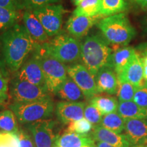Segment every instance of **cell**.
<instances>
[{"label":"cell","mask_w":147,"mask_h":147,"mask_svg":"<svg viewBox=\"0 0 147 147\" xmlns=\"http://www.w3.org/2000/svg\"><path fill=\"white\" fill-rule=\"evenodd\" d=\"M36 42L24 25L14 24L0 36V47L5 65L12 72H17Z\"/></svg>","instance_id":"6da1fadb"},{"label":"cell","mask_w":147,"mask_h":147,"mask_svg":"<svg viewBox=\"0 0 147 147\" xmlns=\"http://www.w3.org/2000/svg\"><path fill=\"white\" fill-rule=\"evenodd\" d=\"M113 51L104 36L93 34L81 42V59L83 65L93 76L104 67L112 65Z\"/></svg>","instance_id":"7a4b0ae2"},{"label":"cell","mask_w":147,"mask_h":147,"mask_svg":"<svg viewBox=\"0 0 147 147\" xmlns=\"http://www.w3.org/2000/svg\"><path fill=\"white\" fill-rule=\"evenodd\" d=\"M97 27L108 43L113 45H127L136 34L123 12L104 17L97 23Z\"/></svg>","instance_id":"3957f363"},{"label":"cell","mask_w":147,"mask_h":147,"mask_svg":"<svg viewBox=\"0 0 147 147\" xmlns=\"http://www.w3.org/2000/svg\"><path fill=\"white\" fill-rule=\"evenodd\" d=\"M42 49L63 63H72L81 58V42L70 34L61 32L41 45Z\"/></svg>","instance_id":"277c9868"},{"label":"cell","mask_w":147,"mask_h":147,"mask_svg":"<svg viewBox=\"0 0 147 147\" xmlns=\"http://www.w3.org/2000/svg\"><path fill=\"white\" fill-rule=\"evenodd\" d=\"M20 123L28 124L52 117L55 105L51 97L29 102H13L9 106Z\"/></svg>","instance_id":"5b68a950"},{"label":"cell","mask_w":147,"mask_h":147,"mask_svg":"<svg viewBox=\"0 0 147 147\" xmlns=\"http://www.w3.org/2000/svg\"><path fill=\"white\" fill-rule=\"evenodd\" d=\"M34 50L39 57L48 91L55 94L68 77L67 66L47 54L40 44H36Z\"/></svg>","instance_id":"8992f818"},{"label":"cell","mask_w":147,"mask_h":147,"mask_svg":"<svg viewBox=\"0 0 147 147\" xmlns=\"http://www.w3.org/2000/svg\"><path fill=\"white\" fill-rule=\"evenodd\" d=\"M9 92L14 102H29L49 98L47 89L14 77L11 80Z\"/></svg>","instance_id":"52a82bcc"},{"label":"cell","mask_w":147,"mask_h":147,"mask_svg":"<svg viewBox=\"0 0 147 147\" xmlns=\"http://www.w3.org/2000/svg\"><path fill=\"white\" fill-rule=\"evenodd\" d=\"M56 123L50 119H43L27 124L36 147H56L59 136L56 131Z\"/></svg>","instance_id":"ba28073f"},{"label":"cell","mask_w":147,"mask_h":147,"mask_svg":"<svg viewBox=\"0 0 147 147\" xmlns=\"http://www.w3.org/2000/svg\"><path fill=\"white\" fill-rule=\"evenodd\" d=\"M65 12L63 7L58 4L47 5L33 10L49 37H53L61 32Z\"/></svg>","instance_id":"9c48e42d"},{"label":"cell","mask_w":147,"mask_h":147,"mask_svg":"<svg viewBox=\"0 0 147 147\" xmlns=\"http://www.w3.org/2000/svg\"><path fill=\"white\" fill-rule=\"evenodd\" d=\"M67 71L68 76L81 89L85 98L91 100L98 94L95 76L83 64L75 63L67 66Z\"/></svg>","instance_id":"30bf717a"},{"label":"cell","mask_w":147,"mask_h":147,"mask_svg":"<svg viewBox=\"0 0 147 147\" xmlns=\"http://www.w3.org/2000/svg\"><path fill=\"white\" fill-rule=\"evenodd\" d=\"M15 77L21 80H25L47 89L39 57L34 49L32 56L24 62L21 68L16 72Z\"/></svg>","instance_id":"8fae6325"},{"label":"cell","mask_w":147,"mask_h":147,"mask_svg":"<svg viewBox=\"0 0 147 147\" xmlns=\"http://www.w3.org/2000/svg\"><path fill=\"white\" fill-rule=\"evenodd\" d=\"M85 102L61 101L55 107V115L57 119L63 124H69L70 122L84 118Z\"/></svg>","instance_id":"7c38bea8"},{"label":"cell","mask_w":147,"mask_h":147,"mask_svg":"<svg viewBox=\"0 0 147 147\" xmlns=\"http://www.w3.org/2000/svg\"><path fill=\"white\" fill-rule=\"evenodd\" d=\"M125 121V135L131 146L147 144V119H128Z\"/></svg>","instance_id":"4fadbf2b"},{"label":"cell","mask_w":147,"mask_h":147,"mask_svg":"<svg viewBox=\"0 0 147 147\" xmlns=\"http://www.w3.org/2000/svg\"><path fill=\"white\" fill-rule=\"evenodd\" d=\"M119 81H127L136 87L142 85L144 80V67L142 59L136 53L118 76Z\"/></svg>","instance_id":"5bb4252c"},{"label":"cell","mask_w":147,"mask_h":147,"mask_svg":"<svg viewBox=\"0 0 147 147\" xmlns=\"http://www.w3.org/2000/svg\"><path fill=\"white\" fill-rule=\"evenodd\" d=\"M102 16H94L71 15L66 23V29L74 38H82L87 34L95 24L100 21Z\"/></svg>","instance_id":"9a60e30c"},{"label":"cell","mask_w":147,"mask_h":147,"mask_svg":"<svg viewBox=\"0 0 147 147\" xmlns=\"http://www.w3.org/2000/svg\"><path fill=\"white\" fill-rule=\"evenodd\" d=\"M99 93L116 94L118 91L119 80L117 74L110 67H104L95 76Z\"/></svg>","instance_id":"2e32d148"},{"label":"cell","mask_w":147,"mask_h":147,"mask_svg":"<svg viewBox=\"0 0 147 147\" xmlns=\"http://www.w3.org/2000/svg\"><path fill=\"white\" fill-rule=\"evenodd\" d=\"M23 20L24 26L35 42L42 45L48 41L49 36L33 11L25 10L23 14Z\"/></svg>","instance_id":"e0dca14e"},{"label":"cell","mask_w":147,"mask_h":147,"mask_svg":"<svg viewBox=\"0 0 147 147\" xmlns=\"http://www.w3.org/2000/svg\"><path fill=\"white\" fill-rule=\"evenodd\" d=\"M94 140L104 142L115 147H131L125 134H117L100 125L94 126L92 132Z\"/></svg>","instance_id":"ac0fdd59"},{"label":"cell","mask_w":147,"mask_h":147,"mask_svg":"<svg viewBox=\"0 0 147 147\" xmlns=\"http://www.w3.org/2000/svg\"><path fill=\"white\" fill-rule=\"evenodd\" d=\"M55 95L63 101L69 102H78L85 98L81 89L69 76Z\"/></svg>","instance_id":"d6986e66"},{"label":"cell","mask_w":147,"mask_h":147,"mask_svg":"<svg viewBox=\"0 0 147 147\" xmlns=\"http://www.w3.org/2000/svg\"><path fill=\"white\" fill-rule=\"evenodd\" d=\"M94 139L89 137V135L66 131L59 136L56 147H81L84 145L94 144Z\"/></svg>","instance_id":"ffe728a7"},{"label":"cell","mask_w":147,"mask_h":147,"mask_svg":"<svg viewBox=\"0 0 147 147\" xmlns=\"http://www.w3.org/2000/svg\"><path fill=\"white\" fill-rule=\"evenodd\" d=\"M117 113L124 119H147V109L136 104L133 100L119 102Z\"/></svg>","instance_id":"44dd1931"},{"label":"cell","mask_w":147,"mask_h":147,"mask_svg":"<svg viewBox=\"0 0 147 147\" xmlns=\"http://www.w3.org/2000/svg\"><path fill=\"white\" fill-rule=\"evenodd\" d=\"M136 53V52L134 48L125 47L117 49L115 53H113L112 65L117 76L120 74L125 67L127 65Z\"/></svg>","instance_id":"7402d4cb"},{"label":"cell","mask_w":147,"mask_h":147,"mask_svg":"<svg viewBox=\"0 0 147 147\" xmlns=\"http://www.w3.org/2000/svg\"><path fill=\"white\" fill-rule=\"evenodd\" d=\"M89 104L95 106L103 115L117 112L119 102L117 99L111 96H95L90 100Z\"/></svg>","instance_id":"603a6c76"},{"label":"cell","mask_w":147,"mask_h":147,"mask_svg":"<svg viewBox=\"0 0 147 147\" xmlns=\"http://www.w3.org/2000/svg\"><path fill=\"white\" fill-rule=\"evenodd\" d=\"M102 0H82L77 5L72 15L94 16L100 15Z\"/></svg>","instance_id":"cb8c5ba5"},{"label":"cell","mask_w":147,"mask_h":147,"mask_svg":"<svg viewBox=\"0 0 147 147\" xmlns=\"http://www.w3.org/2000/svg\"><path fill=\"white\" fill-rule=\"evenodd\" d=\"M125 121L117 112L107 114L103 116L102 121L99 125L113 131L115 133L121 134L125 130Z\"/></svg>","instance_id":"d4e9b609"},{"label":"cell","mask_w":147,"mask_h":147,"mask_svg":"<svg viewBox=\"0 0 147 147\" xmlns=\"http://www.w3.org/2000/svg\"><path fill=\"white\" fill-rule=\"evenodd\" d=\"M127 8L126 0H102L100 15L103 17L121 13Z\"/></svg>","instance_id":"484cf974"},{"label":"cell","mask_w":147,"mask_h":147,"mask_svg":"<svg viewBox=\"0 0 147 147\" xmlns=\"http://www.w3.org/2000/svg\"><path fill=\"white\" fill-rule=\"evenodd\" d=\"M16 116L10 109L0 112V130L1 132L17 133L18 127Z\"/></svg>","instance_id":"4316f807"},{"label":"cell","mask_w":147,"mask_h":147,"mask_svg":"<svg viewBox=\"0 0 147 147\" xmlns=\"http://www.w3.org/2000/svg\"><path fill=\"white\" fill-rule=\"evenodd\" d=\"M93 125L84 117L80 120L69 123L66 131L82 135H88V134L93 129Z\"/></svg>","instance_id":"83f0119b"},{"label":"cell","mask_w":147,"mask_h":147,"mask_svg":"<svg viewBox=\"0 0 147 147\" xmlns=\"http://www.w3.org/2000/svg\"><path fill=\"white\" fill-rule=\"evenodd\" d=\"M18 18V11L0 7V29L12 27Z\"/></svg>","instance_id":"f1b7e54d"},{"label":"cell","mask_w":147,"mask_h":147,"mask_svg":"<svg viewBox=\"0 0 147 147\" xmlns=\"http://www.w3.org/2000/svg\"><path fill=\"white\" fill-rule=\"evenodd\" d=\"M137 87L127 81H119L117 95L119 102L133 100Z\"/></svg>","instance_id":"f546056e"},{"label":"cell","mask_w":147,"mask_h":147,"mask_svg":"<svg viewBox=\"0 0 147 147\" xmlns=\"http://www.w3.org/2000/svg\"><path fill=\"white\" fill-rule=\"evenodd\" d=\"M103 116L102 113L95 106L91 104L86 105L84 110V117L94 126L100 124Z\"/></svg>","instance_id":"4dcf8cb0"},{"label":"cell","mask_w":147,"mask_h":147,"mask_svg":"<svg viewBox=\"0 0 147 147\" xmlns=\"http://www.w3.org/2000/svg\"><path fill=\"white\" fill-rule=\"evenodd\" d=\"M0 146L3 147H19V140L16 133L0 132Z\"/></svg>","instance_id":"1f68e13d"},{"label":"cell","mask_w":147,"mask_h":147,"mask_svg":"<svg viewBox=\"0 0 147 147\" xmlns=\"http://www.w3.org/2000/svg\"><path fill=\"white\" fill-rule=\"evenodd\" d=\"M133 101L140 107L147 109V85L146 84L137 87Z\"/></svg>","instance_id":"d6a6232c"},{"label":"cell","mask_w":147,"mask_h":147,"mask_svg":"<svg viewBox=\"0 0 147 147\" xmlns=\"http://www.w3.org/2000/svg\"><path fill=\"white\" fill-rule=\"evenodd\" d=\"M61 0H22L26 10L33 11L47 5L55 4Z\"/></svg>","instance_id":"836d02e7"},{"label":"cell","mask_w":147,"mask_h":147,"mask_svg":"<svg viewBox=\"0 0 147 147\" xmlns=\"http://www.w3.org/2000/svg\"><path fill=\"white\" fill-rule=\"evenodd\" d=\"M16 134L19 140V147H36L32 136L27 129H18Z\"/></svg>","instance_id":"e575fe53"},{"label":"cell","mask_w":147,"mask_h":147,"mask_svg":"<svg viewBox=\"0 0 147 147\" xmlns=\"http://www.w3.org/2000/svg\"><path fill=\"white\" fill-rule=\"evenodd\" d=\"M8 80L5 72L0 69V104L4 103L8 98Z\"/></svg>","instance_id":"d590c367"},{"label":"cell","mask_w":147,"mask_h":147,"mask_svg":"<svg viewBox=\"0 0 147 147\" xmlns=\"http://www.w3.org/2000/svg\"><path fill=\"white\" fill-rule=\"evenodd\" d=\"M0 7L18 11L24 6L22 0H0Z\"/></svg>","instance_id":"8d00e7d4"},{"label":"cell","mask_w":147,"mask_h":147,"mask_svg":"<svg viewBox=\"0 0 147 147\" xmlns=\"http://www.w3.org/2000/svg\"><path fill=\"white\" fill-rule=\"evenodd\" d=\"M142 9H147V0H131Z\"/></svg>","instance_id":"74e56055"},{"label":"cell","mask_w":147,"mask_h":147,"mask_svg":"<svg viewBox=\"0 0 147 147\" xmlns=\"http://www.w3.org/2000/svg\"><path fill=\"white\" fill-rule=\"evenodd\" d=\"M143 67H144V80H147V54L144 58L142 59Z\"/></svg>","instance_id":"f35d334b"},{"label":"cell","mask_w":147,"mask_h":147,"mask_svg":"<svg viewBox=\"0 0 147 147\" xmlns=\"http://www.w3.org/2000/svg\"><path fill=\"white\" fill-rule=\"evenodd\" d=\"M95 145V147H115L112 146V145L108 144V143L106 142H99V141H97L96 144Z\"/></svg>","instance_id":"ab89813d"},{"label":"cell","mask_w":147,"mask_h":147,"mask_svg":"<svg viewBox=\"0 0 147 147\" xmlns=\"http://www.w3.org/2000/svg\"><path fill=\"white\" fill-rule=\"evenodd\" d=\"M71 1H72V2L75 5H78L79 3L81 2L82 0H71Z\"/></svg>","instance_id":"60d3db41"},{"label":"cell","mask_w":147,"mask_h":147,"mask_svg":"<svg viewBox=\"0 0 147 147\" xmlns=\"http://www.w3.org/2000/svg\"><path fill=\"white\" fill-rule=\"evenodd\" d=\"M142 23H143V26H144L145 27V29L147 30V16L144 18V20L143 21Z\"/></svg>","instance_id":"b9f144b4"},{"label":"cell","mask_w":147,"mask_h":147,"mask_svg":"<svg viewBox=\"0 0 147 147\" xmlns=\"http://www.w3.org/2000/svg\"><path fill=\"white\" fill-rule=\"evenodd\" d=\"M95 144H93V145H84V146H82L81 147H93L94 146Z\"/></svg>","instance_id":"7bdbcfd3"},{"label":"cell","mask_w":147,"mask_h":147,"mask_svg":"<svg viewBox=\"0 0 147 147\" xmlns=\"http://www.w3.org/2000/svg\"><path fill=\"white\" fill-rule=\"evenodd\" d=\"M134 147H147V144H146V145H139V146H135Z\"/></svg>","instance_id":"ee69618b"},{"label":"cell","mask_w":147,"mask_h":147,"mask_svg":"<svg viewBox=\"0 0 147 147\" xmlns=\"http://www.w3.org/2000/svg\"><path fill=\"white\" fill-rule=\"evenodd\" d=\"M145 84H146V85H147V80H146V81H145Z\"/></svg>","instance_id":"f6af8a7d"},{"label":"cell","mask_w":147,"mask_h":147,"mask_svg":"<svg viewBox=\"0 0 147 147\" xmlns=\"http://www.w3.org/2000/svg\"><path fill=\"white\" fill-rule=\"evenodd\" d=\"M93 147H95V145H94V146H93Z\"/></svg>","instance_id":"bcb514c9"}]
</instances>
